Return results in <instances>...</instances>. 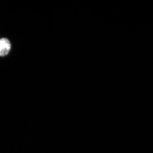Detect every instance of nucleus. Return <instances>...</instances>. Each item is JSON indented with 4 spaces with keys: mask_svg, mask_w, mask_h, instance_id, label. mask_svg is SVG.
<instances>
[{
    "mask_svg": "<svg viewBox=\"0 0 153 153\" xmlns=\"http://www.w3.org/2000/svg\"><path fill=\"white\" fill-rule=\"evenodd\" d=\"M11 49L10 41L7 38L0 39V57H5L8 55Z\"/></svg>",
    "mask_w": 153,
    "mask_h": 153,
    "instance_id": "obj_1",
    "label": "nucleus"
}]
</instances>
